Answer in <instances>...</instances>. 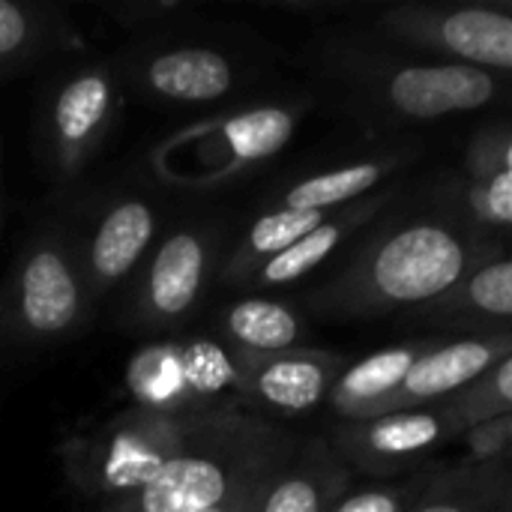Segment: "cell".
I'll list each match as a JSON object with an SVG mask.
<instances>
[{
    "label": "cell",
    "mask_w": 512,
    "mask_h": 512,
    "mask_svg": "<svg viewBox=\"0 0 512 512\" xmlns=\"http://www.w3.org/2000/svg\"><path fill=\"white\" fill-rule=\"evenodd\" d=\"M300 444L258 414L219 405L198 441L147 486L111 498L102 512H204L276 474Z\"/></svg>",
    "instance_id": "1"
},
{
    "label": "cell",
    "mask_w": 512,
    "mask_h": 512,
    "mask_svg": "<svg viewBox=\"0 0 512 512\" xmlns=\"http://www.w3.org/2000/svg\"><path fill=\"white\" fill-rule=\"evenodd\" d=\"M471 267L468 243L441 222H414L366 246L318 303L339 312H384L435 303Z\"/></svg>",
    "instance_id": "2"
},
{
    "label": "cell",
    "mask_w": 512,
    "mask_h": 512,
    "mask_svg": "<svg viewBox=\"0 0 512 512\" xmlns=\"http://www.w3.org/2000/svg\"><path fill=\"white\" fill-rule=\"evenodd\" d=\"M216 408L219 405L183 411L135 408L108 426L105 435L93 441L81 456L87 483L111 498L147 486L165 465H171L198 441Z\"/></svg>",
    "instance_id": "3"
},
{
    "label": "cell",
    "mask_w": 512,
    "mask_h": 512,
    "mask_svg": "<svg viewBox=\"0 0 512 512\" xmlns=\"http://www.w3.org/2000/svg\"><path fill=\"white\" fill-rule=\"evenodd\" d=\"M456 432H462V426L444 399L441 405H429L423 411L411 408L345 423L333 435V453L345 465L351 462L372 474H390L423 459Z\"/></svg>",
    "instance_id": "4"
},
{
    "label": "cell",
    "mask_w": 512,
    "mask_h": 512,
    "mask_svg": "<svg viewBox=\"0 0 512 512\" xmlns=\"http://www.w3.org/2000/svg\"><path fill=\"white\" fill-rule=\"evenodd\" d=\"M237 387L255 396L261 405L279 414H306L321 405L342 372V357L327 351L291 348L279 354H249L234 357Z\"/></svg>",
    "instance_id": "5"
},
{
    "label": "cell",
    "mask_w": 512,
    "mask_h": 512,
    "mask_svg": "<svg viewBox=\"0 0 512 512\" xmlns=\"http://www.w3.org/2000/svg\"><path fill=\"white\" fill-rule=\"evenodd\" d=\"M15 324L27 336H63L81 318V282L60 243L33 246L15 276Z\"/></svg>",
    "instance_id": "6"
},
{
    "label": "cell",
    "mask_w": 512,
    "mask_h": 512,
    "mask_svg": "<svg viewBox=\"0 0 512 512\" xmlns=\"http://www.w3.org/2000/svg\"><path fill=\"white\" fill-rule=\"evenodd\" d=\"M498 81L492 72L441 63V66H405L387 81V102L414 120H435L456 111H474L495 99Z\"/></svg>",
    "instance_id": "7"
},
{
    "label": "cell",
    "mask_w": 512,
    "mask_h": 512,
    "mask_svg": "<svg viewBox=\"0 0 512 512\" xmlns=\"http://www.w3.org/2000/svg\"><path fill=\"white\" fill-rule=\"evenodd\" d=\"M510 357V339L495 336V339H462L450 342L441 348H426L414 366L408 369L390 414L396 411H417L429 408L435 402H444L474 384L480 375H486L495 363Z\"/></svg>",
    "instance_id": "8"
},
{
    "label": "cell",
    "mask_w": 512,
    "mask_h": 512,
    "mask_svg": "<svg viewBox=\"0 0 512 512\" xmlns=\"http://www.w3.org/2000/svg\"><path fill=\"white\" fill-rule=\"evenodd\" d=\"M348 489V465L327 444L309 441L264 483L252 512H330Z\"/></svg>",
    "instance_id": "9"
},
{
    "label": "cell",
    "mask_w": 512,
    "mask_h": 512,
    "mask_svg": "<svg viewBox=\"0 0 512 512\" xmlns=\"http://www.w3.org/2000/svg\"><path fill=\"white\" fill-rule=\"evenodd\" d=\"M435 51L459 57L477 69H512V18L501 9H456L447 15L399 24Z\"/></svg>",
    "instance_id": "10"
},
{
    "label": "cell",
    "mask_w": 512,
    "mask_h": 512,
    "mask_svg": "<svg viewBox=\"0 0 512 512\" xmlns=\"http://www.w3.org/2000/svg\"><path fill=\"white\" fill-rule=\"evenodd\" d=\"M204 267H207V249L201 237H195L192 231L171 234L156 252L144 282V294H141L144 318L156 324H171L183 318L198 300Z\"/></svg>",
    "instance_id": "11"
},
{
    "label": "cell",
    "mask_w": 512,
    "mask_h": 512,
    "mask_svg": "<svg viewBox=\"0 0 512 512\" xmlns=\"http://www.w3.org/2000/svg\"><path fill=\"white\" fill-rule=\"evenodd\" d=\"M426 348L429 345H396V348L369 354L366 360L342 369L327 393L333 411L339 417H345L348 423L390 414V405H393L408 369Z\"/></svg>",
    "instance_id": "12"
},
{
    "label": "cell",
    "mask_w": 512,
    "mask_h": 512,
    "mask_svg": "<svg viewBox=\"0 0 512 512\" xmlns=\"http://www.w3.org/2000/svg\"><path fill=\"white\" fill-rule=\"evenodd\" d=\"M111 96V78L99 69L75 75L57 93L51 108V135L63 168L78 165L96 147L111 114Z\"/></svg>",
    "instance_id": "13"
},
{
    "label": "cell",
    "mask_w": 512,
    "mask_h": 512,
    "mask_svg": "<svg viewBox=\"0 0 512 512\" xmlns=\"http://www.w3.org/2000/svg\"><path fill=\"white\" fill-rule=\"evenodd\" d=\"M156 231L153 210L141 201L117 204L96 228L90 243V276L99 288L120 282L144 255Z\"/></svg>",
    "instance_id": "14"
},
{
    "label": "cell",
    "mask_w": 512,
    "mask_h": 512,
    "mask_svg": "<svg viewBox=\"0 0 512 512\" xmlns=\"http://www.w3.org/2000/svg\"><path fill=\"white\" fill-rule=\"evenodd\" d=\"M234 81L228 57L213 48H177L147 66V84L177 102H210L228 93Z\"/></svg>",
    "instance_id": "15"
},
{
    "label": "cell",
    "mask_w": 512,
    "mask_h": 512,
    "mask_svg": "<svg viewBox=\"0 0 512 512\" xmlns=\"http://www.w3.org/2000/svg\"><path fill=\"white\" fill-rule=\"evenodd\" d=\"M330 213L291 210V207H279V210L264 213L249 228V234L243 237V243H240V249H237V255H234V261L228 267V279H246L258 267H264L270 258H276L279 252H285L288 246H294L297 240L312 234L318 225H324L330 219Z\"/></svg>",
    "instance_id": "16"
},
{
    "label": "cell",
    "mask_w": 512,
    "mask_h": 512,
    "mask_svg": "<svg viewBox=\"0 0 512 512\" xmlns=\"http://www.w3.org/2000/svg\"><path fill=\"white\" fill-rule=\"evenodd\" d=\"M366 213H372L369 207H348L345 213H330V219L324 225H318L312 234H306L303 240H297L294 246H288L285 252H279L276 258H270L264 267L255 270V279L261 285H288L303 279L309 270H315L339 243L342 237L366 219Z\"/></svg>",
    "instance_id": "17"
},
{
    "label": "cell",
    "mask_w": 512,
    "mask_h": 512,
    "mask_svg": "<svg viewBox=\"0 0 512 512\" xmlns=\"http://www.w3.org/2000/svg\"><path fill=\"white\" fill-rule=\"evenodd\" d=\"M228 336L249 354H279L300 342L297 315L273 300H243L225 315Z\"/></svg>",
    "instance_id": "18"
},
{
    "label": "cell",
    "mask_w": 512,
    "mask_h": 512,
    "mask_svg": "<svg viewBox=\"0 0 512 512\" xmlns=\"http://www.w3.org/2000/svg\"><path fill=\"white\" fill-rule=\"evenodd\" d=\"M129 387L138 396L141 408L150 411L198 408L189 399L186 378H183V354L177 345H159L141 351L129 366Z\"/></svg>",
    "instance_id": "19"
},
{
    "label": "cell",
    "mask_w": 512,
    "mask_h": 512,
    "mask_svg": "<svg viewBox=\"0 0 512 512\" xmlns=\"http://www.w3.org/2000/svg\"><path fill=\"white\" fill-rule=\"evenodd\" d=\"M387 171H390V162H360V165H345L330 174L309 177L288 189L282 207L330 213V210L360 198L363 192H369Z\"/></svg>",
    "instance_id": "20"
},
{
    "label": "cell",
    "mask_w": 512,
    "mask_h": 512,
    "mask_svg": "<svg viewBox=\"0 0 512 512\" xmlns=\"http://www.w3.org/2000/svg\"><path fill=\"white\" fill-rule=\"evenodd\" d=\"M231 153L240 162H258L279 153L294 135V114L285 108H258L237 114L222 126Z\"/></svg>",
    "instance_id": "21"
},
{
    "label": "cell",
    "mask_w": 512,
    "mask_h": 512,
    "mask_svg": "<svg viewBox=\"0 0 512 512\" xmlns=\"http://www.w3.org/2000/svg\"><path fill=\"white\" fill-rule=\"evenodd\" d=\"M450 411L456 414L462 432L471 426H480L486 420L504 417L512 408V357H504L495 363L486 375H480L474 384L459 390L456 396L447 399Z\"/></svg>",
    "instance_id": "22"
},
{
    "label": "cell",
    "mask_w": 512,
    "mask_h": 512,
    "mask_svg": "<svg viewBox=\"0 0 512 512\" xmlns=\"http://www.w3.org/2000/svg\"><path fill=\"white\" fill-rule=\"evenodd\" d=\"M459 303H468L474 309H480L483 315L492 318H510L512 315V264L507 258H498L486 267H480L477 273H471V279L465 282V288H459Z\"/></svg>",
    "instance_id": "23"
},
{
    "label": "cell",
    "mask_w": 512,
    "mask_h": 512,
    "mask_svg": "<svg viewBox=\"0 0 512 512\" xmlns=\"http://www.w3.org/2000/svg\"><path fill=\"white\" fill-rule=\"evenodd\" d=\"M480 213L483 219L495 225H510L512 222V168L510 159H504L489 180L480 186Z\"/></svg>",
    "instance_id": "24"
},
{
    "label": "cell",
    "mask_w": 512,
    "mask_h": 512,
    "mask_svg": "<svg viewBox=\"0 0 512 512\" xmlns=\"http://www.w3.org/2000/svg\"><path fill=\"white\" fill-rule=\"evenodd\" d=\"M512 438V420L510 414L504 417H495V420H486L480 426H471L468 429V447L477 459H498L507 453Z\"/></svg>",
    "instance_id": "25"
},
{
    "label": "cell",
    "mask_w": 512,
    "mask_h": 512,
    "mask_svg": "<svg viewBox=\"0 0 512 512\" xmlns=\"http://www.w3.org/2000/svg\"><path fill=\"white\" fill-rule=\"evenodd\" d=\"M408 492L402 489H366L345 495L330 512H405Z\"/></svg>",
    "instance_id": "26"
},
{
    "label": "cell",
    "mask_w": 512,
    "mask_h": 512,
    "mask_svg": "<svg viewBox=\"0 0 512 512\" xmlns=\"http://www.w3.org/2000/svg\"><path fill=\"white\" fill-rule=\"evenodd\" d=\"M30 39V18L21 6L0 0V60L18 54Z\"/></svg>",
    "instance_id": "27"
},
{
    "label": "cell",
    "mask_w": 512,
    "mask_h": 512,
    "mask_svg": "<svg viewBox=\"0 0 512 512\" xmlns=\"http://www.w3.org/2000/svg\"><path fill=\"white\" fill-rule=\"evenodd\" d=\"M411 512H486V504H477V498L453 489H435L429 498H423Z\"/></svg>",
    "instance_id": "28"
},
{
    "label": "cell",
    "mask_w": 512,
    "mask_h": 512,
    "mask_svg": "<svg viewBox=\"0 0 512 512\" xmlns=\"http://www.w3.org/2000/svg\"><path fill=\"white\" fill-rule=\"evenodd\" d=\"M273 477V474H270ZM267 477V480H270ZM267 480H258V483H249V486H243L240 492H234L231 498H225L222 504H216V507H210V510L204 512H252L255 507V498H258V492L264 489V483Z\"/></svg>",
    "instance_id": "29"
}]
</instances>
